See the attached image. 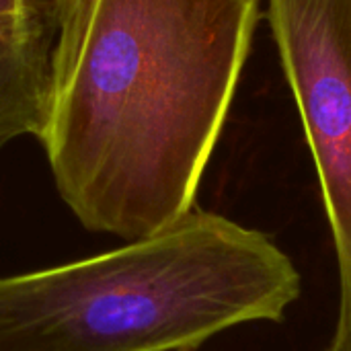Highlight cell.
Returning <instances> with one entry per match:
<instances>
[{
	"mask_svg": "<svg viewBox=\"0 0 351 351\" xmlns=\"http://www.w3.org/2000/svg\"><path fill=\"white\" fill-rule=\"evenodd\" d=\"M269 23L337 257L339 313L325 351H351V0H269Z\"/></svg>",
	"mask_w": 351,
	"mask_h": 351,
	"instance_id": "3",
	"label": "cell"
},
{
	"mask_svg": "<svg viewBox=\"0 0 351 351\" xmlns=\"http://www.w3.org/2000/svg\"><path fill=\"white\" fill-rule=\"evenodd\" d=\"M37 0H0V14H16L27 10Z\"/></svg>",
	"mask_w": 351,
	"mask_h": 351,
	"instance_id": "5",
	"label": "cell"
},
{
	"mask_svg": "<svg viewBox=\"0 0 351 351\" xmlns=\"http://www.w3.org/2000/svg\"><path fill=\"white\" fill-rule=\"evenodd\" d=\"M302 278L261 230L193 208L119 249L0 278V351H193L280 323Z\"/></svg>",
	"mask_w": 351,
	"mask_h": 351,
	"instance_id": "2",
	"label": "cell"
},
{
	"mask_svg": "<svg viewBox=\"0 0 351 351\" xmlns=\"http://www.w3.org/2000/svg\"><path fill=\"white\" fill-rule=\"evenodd\" d=\"M53 39L49 0L0 14V146L21 136L39 140L47 119Z\"/></svg>",
	"mask_w": 351,
	"mask_h": 351,
	"instance_id": "4",
	"label": "cell"
},
{
	"mask_svg": "<svg viewBox=\"0 0 351 351\" xmlns=\"http://www.w3.org/2000/svg\"><path fill=\"white\" fill-rule=\"evenodd\" d=\"M261 0H49L56 187L93 232L128 243L195 208Z\"/></svg>",
	"mask_w": 351,
	"mask_h": 351,
	"instance_id": "1",
	"label": "cell"
}]
</instances>
